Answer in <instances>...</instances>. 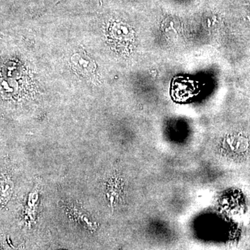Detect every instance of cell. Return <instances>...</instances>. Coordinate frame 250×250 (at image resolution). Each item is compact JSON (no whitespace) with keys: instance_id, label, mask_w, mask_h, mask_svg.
<instances>
[{"instance_id":"cell-1","label":"cell","mask_w":250,"mask_h":250,"mask_svg":"<svg viewBox=\"0 0 250 250\" xmlns=\"http://www.w3.org/2000/svg\"><path fill=\"white\" fill-rule=\"evenodd\" d=\"M72 62H74L77 67H79L82 71H90L92 70L91 62L86 59L83 58L82 56H76Z\"/></svg>"}]
</instances>
